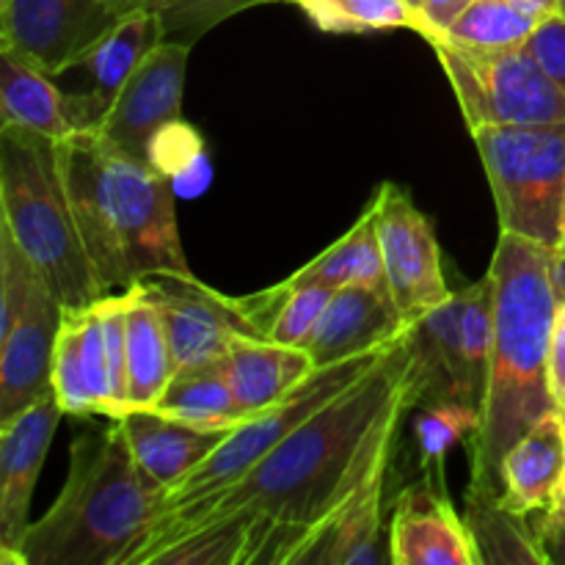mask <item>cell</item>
Wrapping results in <instances>:
<instances>
[{
  "label": "cell",
  "mask_w": 565,
  "mask_h": 565,
  "mask_svg": "<svg viewBox=\"0 0 565 565\" xmlns=\"http://www.w3.org/2000/svg\"><path fill=\"white\" fill-rule=\"evenodd\" d=\"M557 14L565 17V0H561V11H557Z\"/></svg>",
  "instance_id": "7bdbcfd3"
},
{
  "label": "cell",
  "mask_w": 565,
  "mask_h": 565,
  "mask_svg": "<svg viewBox=\"0 0 565 565\" xmlns=\"http://www.w3.org/2000/svg\"><path fill=\"white\" fill-rule=\"evenodd\" d=\"M555 248L500 232L491 257L494 279V348L489 362L480 428L469 441L472 480L500 491L505 452L541 417L555 412L550 392V345L557 301L552 285Z\"/></svg>",
  "instance_id": "7a4b0ae2"
},
{
  "label": "cell",
  "mask_w": 565,
  "mask_h": 565,
  "mask_svg": "<svg viewBox=\"0 0 565 565\" xmlns=\"http://www.w3.org/2000/svg\"><path fill=\"white\" fill-rule=\"evenodd\" d=\"M83 309H66L61 320L58 340L53 353V392L58 397L61 408L70 417H94V403L88 397L86 375H83L81 356V331H83Z\"/></svg>",
  "instance_id": "4dcf8cb0"
},
{
  "label": "cell",
  "mask_w": 565,
  "mask_h": 565,
  "mask_svg": "<svg viewBox=\"0 0 565 565\" xmlns=\"http://www.w3.org/2000/svg\"><path fill=\"white\" fill-rule=\"evenodd\" d=\"M163 22L152 11H136V14L119 17L92 50L83 55L77 66L92 75V92L108 105H114L116 94L127 83V77L138 70L143 58L163 42Z\"/></svg>",
  "instance_id": "484cf974"
},
{
  "label": "cell",
  "mask_w": 565,
  "mask_h": 565,
  "mask_svg": "<svg viewBox=\"0 0 565 565\" xmlns=\"http://www.w3.org/2000/svg\"><path fill=\"white\" fill-rule=\"evenodd\" d=\"M152 412L204 430H235L252 419L237 406L226 373V359L174 370Z\"/></svg>",
  "instance_id": "cb8c5ba5"
},
{
  "label": "cell",
  "mask_w": 565,
  "mask_h": 565,
  "mask_svg": "<svg viewBox=\"0 0 565 565\" xmlns=\"http://www.w3.org/2000/svg\"><path fill=\"white\" fill-rule=\"evenodd\" d=\"M533 527L539 535V544L544 550L546 563L550 565H565V497L555 508L544 513H535Z\"/></svg>",
  "instance_id": "836d02e7"
},
{
  "label": "cell",
  "mask_w": 565,
  "mask_h": 565,
  "mask_svg": "<svg viewBox=\"0 0 565 565\" xmlns=\"http://www.w3.org/2000/svg\"><path fill=\"white\" fill-rule=\"evenodd\" d=\"M169 3L171 0H105V6H108L110 14H114L116 20L127 14H136V11H152V14H160Z\"/></svg>",
  "instance_id": "8d00e7d4"
},
{
  "label": "cell",
  "mask_w": 565,
  "mask_h": 565,
  "mask_svg": "<svg viewBox=\"0 0 565 565\" xmlns=\"http://www.w3.org/2000/svg\"><path fill=\"white\" fill-rule=\"evenodd\" d=\"M500 497L524 516H535L565 497V412L541 417L500 463Z\"/></svg>",
  "instance_id": "ac0fdd59"
},
{
  "label": "cell",
  "mask_w": 565,
  "mask_h": 565,
  "mask_svg": "<svg viewBox=\"0 0 565 565\" xmlns=\"http://www.w3.org/2000/svg\"><path fill=\"white\" fill-rule=\"evenodd\" d=\"M412 326L414 320L397 309L390 287H340L303 348L315 367H331L401 340Z\"/></svg>",
  "instance_id": "e0dca14e"
},
{
  "label": "cell",
  "mask_w": 565,
  "mask_h": 565,
  "mask_svg": "<svg viewBox=\"0 0 565 565\" xmlns=\"http://www.w3.org/2000/svg\"><path fill=\"white\" fill-rule=\"evenodd\" d=\"M64 408L55 392L22 408L9 423H0V563L22 565L20 544L31 527V500L50 441L58 430Z\"/></svg>",
  "instance_id": "4fadbf2b"
},
{
  "label": "cell",
  "mask_w": 565,
  "mask_h": 565,
  "mask_svg": "<svg viewBox=\"0 0 565 565\" xmlns=\"http://www.w3.org/2000/svg\"><path fill=\"white\" fill-rule=\"evenodd\" d=\"M114 22L105 0H0V47L58 75L81 64Z\"/></svg>",
  "instance_id": "8fae6325"
},
{
  "label": "cell",
  "mask_w": 565,
  "mask_h": 565,
  "mask_svg": "<svg viewBox=\"0 0 565 565\" xmlns=\"http://www.w3.org/2000/svg\"><path fill=\"white\" fill-rule=\"evenodd\" d=\"M166 491L138 467L121 425L86 430L70 450L58 500L31 522L20 544L22 565H125L152 527Z\"/></svg>",
  "instance_id": "277c9868"
},
{
  "label": "cell",
  "mask_w": 565,
  "mask_h": 565,
  "mask_svg": "<svg viewBox=\"0 0 565 565\" xmlns=\"http://www.w3.org/2000/svg\"><path fill=\"white\" fill-rule=\"evenodd\" d=\"M379 210V241L384 254L386 285L397 309L408 320H419L452 296L447 290L441 248L434 226L412 202L406 188L384 182L373 193Z\"/></svg>",
  "instance_id": "9c48e42d"
},
{
  "label": "cell",
  "mask_w": 565,
  "mask_h": 565,
  "mask_svg": "<svg viewBox=\"0 0 565 565\" xmlns=\"http://www.w3.org/2000/svg\"><path fill=\"white\" fill-rule=\"evenodd\" d=\"M143 287L163 309L177 370L226 359L232 340L241 334L263 337L246 318L237 298L210 290L207 285L193 279V274L152 276L143 281Z\"/></svg>",
  "instance_id": "7c38bea8"
},
{
  "label": "cell",
  "mask_w": 565,
  "mask_h": 565,
  "mask_svg": "<svg viewBox=\"0 0 565 565\" xmlns=\"http://www.w3.org/2000/svg\"><path fill=\"white\" fill-rule=\"evenodd\" d=\"M524 47L530 50L541 70L557 83V88L565 94V17L552 14L541 22L527 39Z\"/></svg>",
  "instance_id": "d6a6232c"
},
{
  "label": "cell",
  "mask_w": 565,
  "mask_h": 565,
  "mask_svg": "<svg viewBox=\"0 0 565 565\" xmlns=\"http://www.w3.org/2000/svg\"><path fill=\"white\" fill-rule=\"evenodd\" d=\"M110 105L97 92L66 94L53 75L11 47H0V116L3 125L66 141L81 132H99Z\"/></svg>",
  "instance_id": "9a60e30c"
},
{
  "label": "cell",
  "mask_w": 565,
  "mask_h": 565,
  "mask_svg": "<svg viewBox=\"0 0 565 565\" xmlns=\"http://www.w3.org/2000/svg\"><path fill=\"white\" fill-rule=\"evenodd\" d=\"M472 138L494 193L500 232L561 248L565 121L478 127Z\"/></svg>",
  "instance_id": "8992f818"
},
{
  "label": "cell",
  "mask_w": 565,
  "mask_h": 565,
  "mask_svg": "<svg viewBox=\"0 0 565 565\" xmlns=\"http://www.w3.org/2000/svg\"><path fill=\"white\" fill-rule=\"evenodd\" d=\"M127 403L152 408L174 375L163 309L143 281L127 287Z\"/></svg>",
  "instance_id": "7402d4cb"
},
{
  "label": "cell",
  "mask_w": 565,
  "mask_h": 565,
  "mask_svg": "<svg viewBox=\"0 0 565 565\" xmlns=\"http://www.w3.org/2000/svg\"><path fill=\"white\" fill-rule=\"evenodd\" d=\"M315 370L318 367L307 348L281 345L268 337L241 334L226 351L232 392L241 412H246L248 417H257L285 401Z\"/></svg>",
  "instance_id": "ffe728a7"
},
{
  "label": "cell",
  "mask_w": 565,
  "mask_h": 565,
  "mask_svg": "<svg viewBox=\"0 0 565 565\" xmlns=\"http://www.w3.org/2000/svg\"><path fill=\"white\" fill-rule=\"evenodd\" d=\"M390 565H483L445 480L423 472L397 494L390 522Z\"/></svg>",
  "instance_id": "5bb4252c"
},
{
  "label": "cell",
  "mask_w": 565,
  "mask_h": 565,
  "mask_svg": "<svg viewBox=\"0 0 565 565\" xmlns=\"http://www.w3.org/2000/svg\"><path fill=\"white\" fill-rule=\"evenodd\" d=\"M116 423L138 467L169 494L182 478L207 461L232 430H204L180 419L163 417L152 408H130Z\"/></svg>",
  "instance_id": "d6986e66"
},
{
  "label": "cell",
  "mask_w": 565,
  "mask_h": 565,
  "mask_svg": "<svg viewBox=\"0 0 565 565\" xmlns=\"http://www.w3.org/2000/svg\"><path fill=\"white\" fill-rule=\"evenodd\" d=\"M475 0H423V39L425 42H434V39L445 36L450 31L452 22L463 14V11L472 6Z\"/></svg>",
  "instance_id": "e575fe53"
},
{
  "label": "cell",
  "mask_w": 565,
  "mask_h": 565,
  "mask_svg": "<svg viewBox=\"0 0 565 565\" xmlns=\"http://www.w3.org/2000/svg\"><path fill=\"white\" fill-rule=\"evenodd\" d=\"M417 397L408 331L237 483L154 519L125 565H296L364 480L392 463Z\"/></svg>",
  "instance_id": "6da1fadb"
},
{
  "label": "cell",
  "mask_w": 565,
  "mask_h": 565,
  "mask_svg": "<svg viewBox=\"0 0 565 565\" xmlns=\"http://www.w3.org/2000/svg\"><path fill=\"white\" fill-rule=\"evenodd\" d=\"M395 342H390V345L379 348V351L373 353H362V356L348 359V362L331 364V367H318L303 384H298L285 401H279L276 406H270L268 412L257 414V417L246 419L241 428H235L226 436L224 445H221L207 461L199 463L188 478H182L180 483L166 494L160 513L154 519L182 511V508L193 505V502L204 500V497L237 483V480L246 472H252L265 456H270L287 436L296 434L309 417H315L320 408L329 406V403L337 401L342 392L351 390L359 379H364V375L392 351Z\"/></svg>",
  "instance_id": "52a82bcc"
},
{
  "label": "cell",
  "mask_w": 565,
  "mask_h": 565,
  "mask_svg": "<svg viewBox=\"0 0 565 565\" xmlns=\"http://www.w3.org/2000/svg\"><path fill=\"white\" fill-rule=\"evenodd\" d=\"M550 392L555 406L565 412V307L561 303L550 345Z\"/></svg>",
  "instance_id": "d590c367"
},
{
  "label": "cell",
  "mask_w": 565,
  "mask_h": 565,
  "mask_svg": "<svg viewBox=\"0 0 565 565\" xmlns=\"http://www.w3.org/2000/svg\"><path fill=\"white\" fill-rule=\"evenodd\" d=\"M0 218L66 309L105 296L77 224L61 141L0 125Z\"/></svg>",
  "instance_id": "5b68a950"
},
{
  "label": "cell",
  "mask_w": 565,
  "mask_h": 565,
  "mask_svg": "<svg viewBox=\"0 0 565 565\" xmlns=\"http://www.w3.org/2000/svg\"><path fill=\"white\" fill-rule=\"evenodd\" d=\"M561 248H565V196H563V213H561Z\"/></svg>",
  "instance_id": "ab89813d"
},
{
  "label": "cell",
  "mask_w": 565,
  "mask_h": 565,
  "mask_svg": "<svg viewBox=\"0 0 565 565\" xmlns=\"http://www.w3.org/2000/svg\"><path fill=\"white\" fill-rule=\"evenodd\" d=\"M301 11L326 33H375L408 28L423 36V17L408 0H309Z\"/></svg>",
  "instance_id": "f1b7e54d"
},
{
  "label": "cell",
  "mask_w": 565,
  "mask_h": 565,
  "mask_svg": "<svg viewBox=\"0 0 565 565\" xmlns=\"http://www.w3.org/2000/svg\"><path fill=\"white\" fill-rule=\"evenodd\" d=\"M552 285H555L557 301L565 303V248H555V259H552Z\"/></svg>",
  "instance_id": "74e56055"
},
{
  "label": "cell",
  "mask_w": 565,
  "mask_h": 565,
  "mask_svg": "<svg viewBox=\"0 0 565 565\" xmlns=\"http://www.w3.org/2000/svg\"><path fill=\"white\" fill-rule=\"evenodd\" d=\"M390 463L375 469L362 489L326 522L318 539L298 555L296 565H381L390 552L381 544V502Z\"/></svg>",
  "instance_id": "44dd1931"
},
{
  "label": "cell",
  "mask_w": 565,
  "mask_h": 565,
  "mask_svg": "<svg viewBox=\"0 0 565 565\" xmlns=\"http://www.w3.org/2000/svg\"><path fill=\"white\" fill-rule=\"evenodd\" d=\"M64 303L47 285H39L28 307L6 334H0V423L53 390V353Z\"/></svg>",
  "instance_id": "2e32d148"
},
{
  "label": "cell",
  "mask_w": 565,
  "mask_h": 565,
  "mask_svg": "<svg viewBox=\"0 0 565 565\" xmlns=\"http://www.w3.org/2000/svg\"><path fill=\"white\" fill-rule=\"evenodd\" d=\"M285 285L290 287H331V290H340V287L362 285V287H390L386 285V270H384V254H381V241H379V210L375 202L370 199V204L364 207V213L359 215L356 224L340 237V241L331 243L326 252H320L312 263L303 265L301 270L285 279Z\"/></svg>",
  "instance_id": "d4e9b609"
},
{
  "label": "cell",
  "mask_w": 565,
  "mask_h": 565,
  "mask_svg": "<svg viewBox=\"0 0 565 565\" xmlns=\"http://www.w3.org/2000/svg\"><path fill=\"white\" fill-rule=\"evenodd\" d=\"M563 307H565V303H563Z\"/></svg>",
  "instance_id": "ee69618b"
},
{
  "label": "cell",
  "mask_w": 565,
  "mask_h": 565,
  "mask_svg": "<svg viewBox=\"0 0 565 565\" xmlns=\"http://www.w3.org/2000/svg\"><path fill=\"white\" fill-rule=\"evenodd\" d=\"M331 296H334L331 287H290L279 281L276 287L254 292V296H243L237 301H241L246 318L257 326L259 334L281 342V345L303 348L318 320L323 318Z\"/></svg>",
  "instance_id": "4316f807"
},
{
  "label": "cell",
  "mask_w": 565,
  "mask_h": 565,
  "mask_svg": "<svg viewBox=\"0 0 565 565\" xmlns=\"http://www.w3.org/2000/svg\"><path fill=\"white\" fill-rule=\"evenodd\" d=\"M408 3H412V6H414V9H417V11H419V9H423V0H408Z\"/></svg>",
  "instance_id": "b9f144b4"
},
{
  "label": "cell",
  "mask_w": 565,
  "mask_h": 565,
  "mask_svg": "<svg viewBox=\"0 0 565 565\" xmlns=\"http://www.w3.org/2000/svg\"><path fill=\"white\" fill-rule=\"evenodd\" d=\"M463 522L478 544L483 565H550L535 535L533 519L505 505L500 491L469 483Z\"/></svg>",
  "instance_id": "603a6c76"
},
{
  "label": "cell",
  "mask_w": 565,
  "mask_h": 565,
  "mask_svg": "<svg viewBox=\"0 0 565 565\" xmlns=\"http://www.w3.org/2000/svg\"><path fill=\"white\" fill-rule=\"evenodd\" d=\"M480 412L461 401H428L414 406V439L419 447V469L445 480V456L456 441L475 439Z\"/></svg>",
  "instance_id": "f546056e"
},
{
  "label": "cell",
  "mask_w": 565,
  "mask_h": 565,
  "mask_svg": "<svg viewBox=\"0 0 565 565\" xmlns=\"http://www.w3.org/2000/svg\"><path fill=\"white\" fill-rule=\"evenodd\" d=\"M61 160L105 296L152 276H191L169 174L99 132L61 141Z\"/></svg>",
  "instance_id": "3957f363"
},
{
  "label": "cell",
  "mask_w": 565,
  "mask_h": 565,
  "mask_svg": "<svg viewBox=\"0 0 565 565\" xmlns=\"http://www.w3.org/2000/svg\"><path fill=\"white\" fill-rule=\"evenodd\" d=\"M188 55V44L163 39L116 94L99 136L132 158L149 160L154 141L182 121Z\"/></svg>",
  "instance_id": "30bf717a"
},
{
  "label": "cell",
  "mask_w": 565,
  "mask_h": 565,
  "mask_svg": "<svg viewBox=\"0 0 565 565\" xmlns=\"http://www.w3.org/2000/svg\"><path fill=\"white\" fill-rule=\"evenodd\" d=\"M519 3L527 6L530 11H535L541 17H552L561 11V0H519Z\"/></svg>",
  "instance_id": "f35d334b"
},
{
  "label": "cell",
  "mask_w": 565,
  "mask_h": 565,
  "mask_svg": "<svg viewBox=\"0 0 565 565\" xmlns=\"http://www.w3.org/2000/svg\"><path fill=\"white\" fill-rule=\"evenodd\" d=\"M287 3H292V6H298V9H301V6H307L309 0H287Z\"/></svg>",
  "instance_id": "60d3db41"
},
{
  "label": "cell",
  "mask_w": 565,
  "mask_h": 565,
  "mask_svg": "<svg viewBox=\"0 0 565 565\" xmlns=\"http://www.w3.org/2000/svg\"><path fill=\"white\" fill-rule=\"evenodd\" d=\"M265 3H279V0H171L160 11L163 36L169 42H180L193 47L215 25L226 22L230 17L241 14V11L257 9V6Z\"/></svg>",
  "instance_id": "1f68e13d"
},
{
  "label": "cell",
  "mask_w": 565,
  "mask_h": 565,
  "mask_svg": "<svg viewBox=\"0 0 565 565\" xmlns=\"http://www.w3.org/2000/svg\"><path fill=\"white\" fill-rule=\"evenodd\" d=\"M544 20L519 0H475L445 39L469 47H524Z\"/></svg>",
  "instance_id": "83f0119b"
},
{
  "label": "cell",
  "mask_w": 565,
  "mask_h": 565,
  "mask_svg": "<svg viewBox=\"0 0 565 565\" xmlns=\"http://www.w3.org/2000/svg\"><path fill=\"white\" fill-rule=\"evenodd\" d=\"M430 47L469 130L565 121V94L527 47H469L445 36Z\"/></svg>",
  "instance_id": "ba28073f"
}]
</instances>
